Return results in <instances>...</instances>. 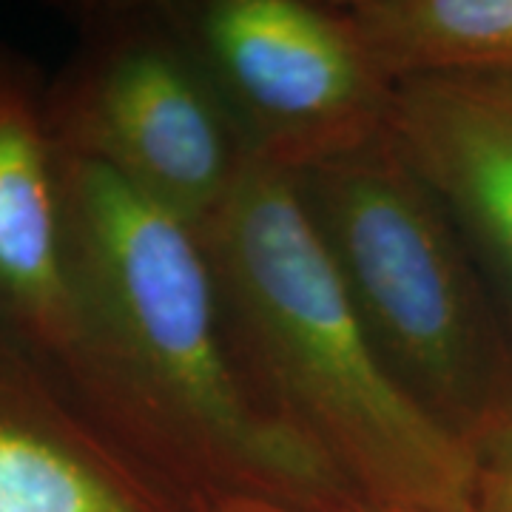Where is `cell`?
Returning a JSON list of instances; mask_svg holds the SVG:
<instances>
[{
	"label": "cell",
	"instance_id": "cell-6",
	"mask_svg": "<svg viewBox=\"0 0 512 512\" xmlns=\"http://www.w3.org/2000/svg\"><path fill=\"white\" fill-rule=\"evenodd\" d=\"M390 137L450 214L512 342V86L399 83Z\"/></svg>",
	"mask_w": 512,
	"mask_h": 512
},
{
	"label": "cell",
	"instance_id": "cell-4",
	"mask_svg": "<svg viewBox=\"0 0 512 512\" xmlns=\"http://www.w3.org/2000/svg\"><path fill=\"white\" fill-rule=\"evenodd\" d=\"M72 18L77 49L46 86L55 148L202 231L251 154L171 3H86Z\"/></svg>",
	"mask_w": 512,
	"mask_h": 512
},
{
	"label": "cell",
	"instance_id": "cell-2",
	"mask_svg": "<svg viewBox=\"0 0 512 512\" xmlns=\"http://www.w3.org/2000/svg\"><path fill=\"white\" fill-rule=\"evenodd\" d=\"M200 237L234 359L259 404L362 504L470 512V447L387 373L291 171L248 157Z\"/></svg>",
	"mask_w": 512,
	"mask_h": 512
},
{
	"label": "cell",
	"instance_id": "cell-3",
	"mask_svg": "<svg viewBox=\"0 0 512 512\" xmlns=\"http://www.w3.org/2000/svg\"><path fill=\"white\" fill-rule=\"evenodd\" d=\"M293 177L387 373L470 447L512 402V342L439 197L393 137Z\"/></svg>",
	"mask_w": 512,
	"mask_h": 512
},
{
	"label": "cell",
	"instance_id": "cell-9",
	"mask_svg": "<svg viewBox=\"0 0 512 512\" xmlns=\"http://www.w3.org/2000/svg\"><path fill=\"white\" fill-rule=\"evenodd\" d=\"M342 9L393 86L427 77L512 86V0H356Z\"/></svg>",
	"mask_w": 512,
	"mask_h": 512
},
{
	"label": "cell",
	"instance_id": "cell-10",
	"mask_svg": "<svg viewBox=\"0 0 512 512\" xmlns=\"http://www.w3.org/2000/svg\"><path fill=\"white\" fill-rule=\"evenodd\" d=\"M470 453V512H512V402L470 441Z\"/></svg>",
	"mask_w": 512,
	"mask_h": 512
},
{
	"label": "cell",
	"instance_id": "cell-7",
	"mask_svg": "<svg viewBox=\"0 0 512 512\" xmlns=\"http://www.w3.org/2000/svg\"><path fill=\"white\" fill-rule=\"evenodd\" d=\"M0 512H197L117 447L49 367L0 339Z\"/></svg>",
	"mask_w": 512,
	"mask_h": 512
},
{
	"label": "cell",
	"instance_id": "cell-8",
	"mask_svg": "<svg viewBox=\"0 0 512 512\" xmlns=\"http://www.w3.org/2000/svg\"><path fill=\"white\" fill-rule=\"evenodd\" d=\"M0 325L55 370L72 336L46 86L0 46Z\"/></svg>",
	"mask_w": 512,
	"mask_h": 512
},
{
	"label": "cell",
	"instance_id": "cell-13",
	"mask_svg": "<svg viewBox=\"0 0 512 512\" xmlns=\"http://www.w3.org/2000/svg\"><path fill=\"white\" fill-rule=\"evenodd\" d=\"M197 512H214L211 507H205V504H197Z\"/></svg>",
	"mask_w": 512,
	"mask_h": 512
},
{
	"label": "cell",
	"instance_id": "cell-12",
	"mask_svg": "<svg viewBox=\"0 0 512 512\" xmlns=\"http://www.w3.org/2000/svg\"><path fill=\"white\" fill-rule=\"evenodd\" d=\"M0 339H12V336L6 333V328H3V325H0ZM15 342H18V339H15Z\"/></svg>",
	"mask_w": 512,
	"mask_h": 512
},
{
	"label": "cell",
	"instance_id": "cell-11",
	"mask_svg": "<svg viewBox=\"0 0 512 512\" xmlns=\"http://www.w3.org/2000/svg\"><path fill=\"white\" fill-rule=\"evenodd\" d=\"M214 512H279L271 510V507H256V504H225V507H211ZM333 512H399V510H382V507H370V504H362V501H353L348 507Z\"/></svg>",
	"mask_w": 512,
	"mask_h": 512
},
{
	"label": "cell",
	"instance_id": "cell-1",
	"mask_svg": "<svg viewBox=\"0 0 512 512\" xmlns=\"http://www.w3.org/2000/svg\"><path fill=\"white\" fill-rule=\"evenodd\" d=\"M72 336L52 370L89 419L194 504L333 512L359 501L259 404L200 231L57 151Z\"/></svg>",
	"mask_w": 512,
	"mask_h": 512
},
{
	"label": "cell",
	"instance_id": "cell-5",
	"mask_svg": "<svg viewBox=\"0 0 512 512\" xmlns=\"http://www.w3.org/2000/svg\"><path fill=\"white\" fill-rule=\"evenodd\" d=\"M171 12L256 160L302 174L390 137L396 86L342 6L205 0Z\"/></svg>",
	"mask_w": 512,
	"mask_h": 512
}]
</instances>
